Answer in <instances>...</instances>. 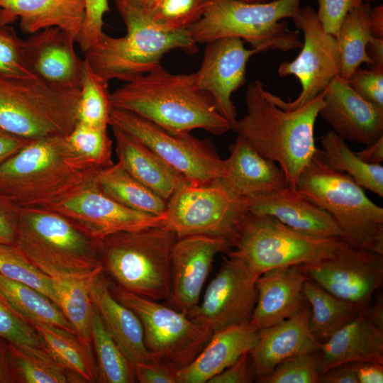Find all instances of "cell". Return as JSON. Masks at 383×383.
Here are the masks:
<instances>
[{"mask_svg":"<svg viewBox=\"0 0 383 383\" xmlns=\"http://www.w3.org/2000/svg\"><path fill=\"white\" fill-rule=\"evenodd\" d=\"M111 103L173 132L203 129L221 135L232 130L194 73L172 74L161 64L113 91Z\"/></svg>","mask_w":383,"mask_h":383,"instance_id":"obj_1","label":"cell"},{"mask_svg":"<svg viewBox=\"0 0 383 383\" xmlns=\"http://www.w3.org/2000/svg\"><path fill=\"white\" fill-rule=\"evenodd\" d=\"M323 97V91L307 104L287 111L273 102L260 80L247 88V113L237 120L233 131L262 156L278 163L292 189L318 151L314 126Z\"/></svg>","mask_w":383,"mask_h":383,"instance_id":"obj_2","label":"cell"},{"mask_svg":"<svg viewBox=\"0 0 383 383\" xmlns=\"http://www.w3.org/2000/svg\"><path fill=\"white\" fill-rule=\"evenodd\" d=\"M96 169L67 136L30 140L0 165V200L14 209L42 208L92 179Z\"/></svg>","mask_w":383,"mask_h":383,"instance_id":"obj_3","label":"cell"},{"mask_svg":"<svg viewBox=\"0 0 383 383\" xmlns=\"http://www.w3.org/2000/svg\"><path fill=\"white\" fill-rule=\"evenodd\" d=\"M127 33L111 37L102 33L84 54V60L101 79L129 82L160 65L163 55L173 50L194 55L198 44L188 30L167 31L157 26L145 6L137 0H116Z\"/></svg>","mask_w":383,"mask_h":383,"instance_id":"obj_4","label":"cell"},{"mask_svg":"<svg viewBox=\"0 0 383 383\" xmlns=\"http://www.w3.org/2000/svg\"><path fill=\"white\" fill-rule=\"evenodd\" d=\"M14 245L52 279L89 278L104 270L100 240L62 215L43 208L17 209Z\"/></svg>","mask_w":383,"mask_h":383,"instance_id":"obj_5","label":"cell"},{"mask_svg":"<svg viewBox=\"0 0 383 383\" xmlns=\"http://www.w3.org/2000/svg\"><path fill=\"white\" fill-rule=\"evenodd\" d=\"M328 212L348 245L383 255V209L348 174L329 167L319 150L294 188Z\"/></svg>","mask_w":383,"mask_h":383,"instance_id":"obj_6","label":"cell"},{"mask_svg":"<svg viewBox=\"0 0 383 383\" xmlns=\"http://www.w3.org/2000/svg\"><path fill=\"white\" fill-rule=\"evenodd\" d=\"M177 238L163 226L109 235L100 240L104 271L128 292L165 301L171 293L172 253Z\"/></svg>","mask_w":383,"mask_h":383,"instance_id":"obj_7","label":"cell"},{"mask_svg":"<svg viewBox=\"0 0 383 383\" xmlns=\"http://www.w3.org/2000/svg\"><path fill=\"white\" fill-rule=\"evenodd\" d=\"M301 0H273L264 3L238 0H209L206 9L188 31L197 43L227 37L238 38L260 52L301 48L298 31L287 18L299 11Z\"/></svg>","mask_w":383,"mask_h":383,"instance_id":"obj_8","label":"cell"},{"mask_svg":"<svg viewBox=\"0 0 383 383\" xmlns=\"http://www.w3.org/2000/svg\"><path fill=\"white\" fill-rule=\"evenodd\" d=\"M346 243L298 231L276 218L245 211L226 253L260 276L274 268L313 263L332 257Z\"/></svg>","mask_w":383,"mask_h":383,"instance_id":"obj_9","label":"cell"},{"mask_svg":"<svg viewBox=\"0 0 383 383\" xmlns=\"http://www.w3.org/2000/svg\"><path fill=\"white\" fill-rule=\"evenodd\" d=\"M79 95L38 77L0 78V129L29 140L67 136L77 123Z\"/></svg>","mask_w":383,"mask_h":383,"instance_id":"obj_10","label":"cell"},{"mask_svg":"<svg viewBox=\"0 0 383 383\" xmlns=\"http://www.w3.org/2000/svg\"><path fill=\"white\" fill-rule=\"evenodd\" d=\"M113 296L138 317L145 344L155 360L178 369L191 363L204 349L213 332L186 313L111 284Z\"/></svg>","mask_w":383,"mask_h":383,"instance_id":"obj_11","label":"cell"},{"mask_svg":"<svg viewBox=\"0 0 383 383\" xmlns=\"http://www.w3.org/2000/svg\"><path fill=\"white\" fill-rule=\"evenodd\" d=\"M109 125L135 138L192 184H212L223 174L224 160L209 140L189 132L169 131L133 112L113 107Z\"/></svg>","mask_w":383,"mask_h":383,"instance_id":"obj_12","label":"cell"},{"mask_svg":"<svg viewBox=\"0 0 383 383\" xmlns=\"http://www.w3.org/2000/svg\"><path fill=\"white\" fill-rule=\"evenodd\" d=\"M245 211L243 199L223 187L188 183L178 188L167 201L162 226L178 238L209 235L231 243Z\"/></svg>","mask_w":383,"mask_h":383,"instance_id":"obj_13","label":"cell"},{"mask_svg":"<svg viewBox=\"0 0 383 383\" xmlns=\"http://www.w3.org/2000/svg\"><path fill=\"white\" fill-rule=\"evenodd\" d=\"M302 30L304 43L299 55L293 61H283L277 70L280 77L294 75L301 91L294 100L285 101L270 92L273 102L287 111L299 108L316 98L337 75H340V60L336 38L326 33L316 11L309 5L300 7L292 18Z\"/></svg>","mask_w":383,"mask_h":383,"instance_id":"obj_14","label":"cell"},{"mask_svg":"<svg viewBox=\"0 0 383 383\" xmlns=\"http://www.w3.org/2000/svg\"><path fill=\"white\" fill-rule=\"evenodd\" d=\"M42 208L62 215L98 240L118 232L161 226L164 220V216L133 210L115 201L98 187L95 176Z\"/></svg>","mask_w":383,"mask_h":383,"instance_id":"obj_15","label":"cell"},{"mask_svg":"<svg viewBox=\"0 0 383 383\" xmlns=\"http://www.w3.org/2000/svg\"><path fill=\"white\" fill-rule=\"evenodd\" d=\"M258 277L240 260L223 257L201 301L189 316L213 333L250 323L257 302Z\"/></svg>","mask_w":383,"mask_h":383,"instance_id":"obj_16","label":"cell"},{"mask_svg":"<svg viewBox=\"0 0 383 383\" xmlns=\"http://www.w3.org/2000/svg\"><path fill=\"white\" fill-rule=\"evenodd\" d=\"M301 266L311 282L359 307L366 306L383 282V255L347 243L332 257Z\"/></svg>","mask_w":383,"mask_h":383,"instance_id":"obj_17","label":"cell"},{"mask_svg":"<svg viewBox=\"0 0 383 383\" xmlns=\"http://www.w3.org/2000/svg\"><path fill=\"white\" fill-rule=\"evenodd\" d=\"M257 53L246 48L240 38H218L206 43L202 63L194 72L198 87L212 96L232 130L238 119L231 96L245 84L247 63Z\"/></svg>","mask_w":383,"mask_h":383,"instance_id":"obj_18","label":"cell"},{"mask_svg":"<svg viewBox=\"0 0 383 383\" xmlns=\"http://www.w3.org/2000/svg\"><path fill=\"white\" fill-rule=\"evenodd\" d=\"M230 243L209 235L177 238L172 253V289L166 305L189 315L198 306L215 257L226 253Z\"/></svg>","mask_w":383,"mask_h":383,"instance_id":"obj_19","label":"cell"},{"mask_svg":"<svg viewBox=\"0 0 383 383\" xmlns=\"http://www.w3.org/2000/svg\"><path fill=\"white\" fill-rule=\"evenodd\" d=\"M320 115L338 136L366 146L383 136V110L364 99L340 75L323 90Z\"/></svg>","mask_w":383,"mask_h":383,"instance_id":"obj_20","label":"cell"},{"mask_svg":"<svg viewBox=\"0 0 383 383\" xmlns=\"http://www.w3.org/2000/svg\"><path fill=\"white\" fill-rule=\"evenodd\" d=\"M75 40L58 28L31 34L24 40L28 63L36 77L64 90H80L85 61L76 52Z\"/></svg>","mask_w":383,"mask_h":383,"instance_id":"obj_21","label":"cell"},{"mask_svg":"<svg viewBox=\"0 0 383 383\" xmlns=\"http://www.w3.org/2000/svg\"><path fill=\"white\" fill-rule=\"evenodd\" d=\"M224 160V172L212 184L245 199L288 187L280 167L257 152L243 138L237 135Z\"/></svg>","mask_w":383,"mask_h":383,"instance_id":"obj_22","label":"cell"},{"mask_svg":"<svg viewBox=\"0 0 383 383\" xmlns=\"http://www.w3.org/2000/svg\"><path fill=\"white\" fill-rule=\"evenodd\" d=\"M306 279L301 265L261 274L256 281L257 298L250 323L258 331L296 314L308 303L303 292Z\"/></svg>","mask_w":383,"mask_h":383,"instance_id":"obj_23","label":"cell"},{"mask_svg":"<svg viewBox=\"0 0 383 383\" xmlns=\"http://www.w3.org/2000/svg\"><path fill=\"white\" fill-rule=\"evenodd\" d=\"M243 201L245 211L272 216L298 231L341 238V231L332 216L289 187Z\"/></svg>","mask_w":383,"mask_h":383,"instance_id":"obj_24","label":"cell"},{"mask_svg":"<svg viewBox=\"0 0 383 383\" xmlns=\"http://www.w3.org/2000/svg\"><path fill=\"white\" fill-rule=\"evenodd\" d=\"M307 304L296 314L274 326L257 331V343L250 351L255 380L269 374L283 360L319 350L311 334Z\"/></svg>","mask_w":383,"mask_h":383,"instance_id":"obj_25","label":"cell"},{"mask_svg":"<svg viewBox=\"0 0 383 383\" xmlns=\"http://www.w3.org/2000/svg\"><path fill=\"white\" fill-rule=\"evenodd\" d=\"M383 363V329L375 324L362 307L357 316L319 344L320 373L358 362Z\"/></svg>","mask_w":383,"mask_h":383,"instance_id":"obj_26","label":"cell"},{"mask_svg":"<svg viewBox=\"0 0 383 383\" xmlns=\"http://www.w3.org/2000/svg\"><path fill=\"white\" fill-rule=\"evenodd\" d=\"M84 15V0H0V22L18 21L27 34L58 28L77 42Z\"/></svg>","mask_w":383,"mask_h":383,"instance_id":"obj_27","label":"cell"},{"mask_svg":"<svg viewBox=\"0 0 383 383\" xmlns=\"http://www.w3.org/2000/svg\"><path fill=\"white\" fill-rule=\"evenodd\" d=\"M89 292L104 326L131 362L134 365L155 360L145 346L138 317L113 296L104 270L91 277Z\"/></svg>","mask_w":383,"mask_h":383,"instance_id":"obj_28","label":"cell"},{"mask_svg":"<svg viewBox=\"0 0 383 383\" xmlns=\"http://www.w3.org/2000/svg\"><path fill=\"white\" fill-rule=\"evenodd\" d=\"M257 338V330L250 323L228 326L213 333L195 359L179 369L177 383H208L243 354L250 353Z\"/></svg>","mask_w":383,"mask_h":383,"instance_id":"obj_29","label":"cell"},{"mask_svg":"<svg viewBox=\"0 0 383 383\" xmlns=\"http://www.w3.org/2000/svg\"><path fill=\"white\" fill-rule=\"evenodd\" d=\"M111 127L118 162L143 185L168 201L178 188L190 183L135 138Z\"/></svg>","mask_w":383,"mask_h":383,"instance_id":"obj_30","label":"cell"},{"mask_svg":"<svg viewBox=\"0 0 383 383\" xmlns=\"http://www.w3.org/2000/svg\"><path fill=\"white\" fill-rule=\"evenodd\" d=\"M41 346L65 370L82 382H98V367L92 343L81 338L74 331L55 325L33 322Z\"/></svg>","mask_w":383,"mask_h":383,"instance_id":"obj_31","label":"cell"},{"mask_svg":"<svg viewBox=\"0 0 383 383\" xmlns=\"http://www.w3.org/2000/svg\"><path fill=\"white\" fill-rule=\"evenodd\" d=\"M95 181L106 194L121 204L138 211L164 216L167 201L135 179L118 162L99 170Z\"/></svg>","mask_w":383,"mask_h":383,"instance_id":"obj_32","label":"cell"},{"mask_svg":"<svg viewBox=\"0 0 383 383\" xmlns=\"http://www.w3.org/2000/svg\"><path fill=\"white\" fill-rule=\"evenodd\" d=\"M6 354L13 383L82 382L62 368L42 346L6 342Z\"/></svg>","mask_w":383,"mask_h":383,"instance_id":"obj_33","label":"cell"},{"mask_svg":"<svg viewBox=\"0 0 383 383\" xmlns=\"http://www.w3.org/2000/svg\"><path fill=\"white\" fill-rule=\"evenodd\" d=\"M303 292L311 308L309 329L319 344L355 318L362 308L332 295L308 278Z\"/></svg>","mask_w":383,"mask_h":383,"instance_id":"obj_34","label":"cell"},{"mask_svg":"<svg viewBox=\"0 0 383 383\" xmlns=\"http://www.w3.org/2000/svg\"><path fill=\"white\" fill-rule=\"evenodd\" d=\"M370 3L363 2L351 10L343 21L336 37L340 60V76L348 80L355 70L365 63L370 68L374 65L366 52L372 38Z\"/></svg>","mask_w":383,"mask_h":383,"instance_id":"obj_35","label":"cell"},{"mask_svg":"<svg viewBox=\"0 0 383 383\" xmlns=\"http://www.w3.org/2000/svg\"><path fill=\"white\" fill-rule=\"evenodd\" d=\"M319 153L331 169L350 176L359 186L383 197V167L362 160L333 131L321 138Z\"/></svg>","mask_w":383,"mask_h":383,"instance_id":"obj_36","label":"cell"},{"mask_svg":"<svg viewBox=\"0 0 383 383\" xmlns=\"http://www.w3.org/2000/svg\"><path fill=\"white\" fill-rule=\"evenodd\" d=\"M0 295L29 323L41 322L74 331L60 308L41 292L0 274Z\"/></svg>","mask_w":383,"mask_h":383,"instance_id":"obj_37","label":"cell"},{"mask_svg":"<svg viewBox=\"0 0 383 383\" xmlns=\"http://www.w3.org/2000/svg\"><path fill=\"white\" fill-rule=\"evenodd\" d=\"M91 343L96 356L98 382H136L134 365L108 331L94 307L91 320Z\"/></svg>","mask_w":383,"mask_h":383,"instance_id":"obj_38","label":"cell"},{"mask_svg":"<svg viewBox=\"0 0 383 383\" xmlns=\"http://www.w3.org/2000/svg\"><path fill=\"white\" fill-rule=\"evenodd\" d=\"M91 277L52 279L58 307L74 331L81 338L90 343L94 310L89 292Z\"/></svg>","mask_w":383,"mask_h":383,"instance_id":"obj_39","label":"cell"},{"mask_svg":"<svg viewBox=\"0 0 383 383\" xmlns=\"http://www.w3.org/2000/svg\"><path fill=\"white\" fill-rule=\"evenodd\" d=\"M108 83L98 77L85 62L77 107V122L94 128L109 126L112 106Z\"/></svg>","mask_w":383,"mask_h":383,"instance_id":"obj_40","label":"cell"},{"mask_svg":"<svg viewBox=\"0 0 383 383\" xmlns=\"http://www.w3.org/2000/svg\"><path fill=\"white\" fill-rule=\"evenodd\" d=\"M0 274L31 287L57 306L52 278L34 266L15 245L0 243Z\"/></svg>","mask_w":383,"mask_h":383,"instance_id":"obj_41","label":"cell"},{"mask_svg":"<svg viewBox=\"0 0 383 383\" xmlns=\"http://www.w3.org/2000/svg\"><path fill=\"white\" fill-rule=\"evenodd\" d=\"M209 0H153L144 4L152 21L167 31L188 30L203 16Z\"/></svg>","mask_w":383,"mask_h":383,"instance_id":"obj_42","label":"cell"},{"mask_svg":"<svg viewBox=\"0 0 383 383\" xmlns=\"http://www.w3.org/2000/svg\"><path fill=\"white\" fill-rule=\"evenodd\" d=\"M67 138L74 151L91 166L100 170L113 164L112 141L107 128H94L77 122Z\"/></svg>","mask_w":383,"mask_h":383,"instance_id":"obj_43","label":"cell"},{"mask_svg":"<svg viewBox=\"0 0 383 383\" xmlns=\"http://www.w3.org/2000/svg\"><path fill=\"white\" fill-rule=\"evenodd\" d=\"M25 54L24 40L8 24L0 22V78L35 77Z\"/></svg>","mask_w":383,"mask_h":383,"instance_id":"obj_44","label":"cell"},{"mask_svg":"<svg viewBox=\"0 0 383 383\" xmlns=\"http://www.w3.org/2000/svg\"><path fill=\"white\" fill-rule=\"evenodd\" d=\"M318 350L297 355L279 363L262 383H318Z\"/></svg>","mask_w":383,"mask_h":383,"instance_id":"obj_45","label":"cell"},{"mask_svg":"<svg viewBox=\"0 0 383 383\" xmlns=\"http://www.w3.org/2000/svg\"><path fill=\"white\" fill-rule=\"evenodd\" d=\"M0 338L15 344L41 346L40 338L24 318L0 295Z\"/></svg>","mask_w":383,"mask_h":383,"instance_id":"obj_46","label":"cell"},{"mask_svg":"<svg viewBox=\"0 0 383 383\" xmlns=\"http://www.w3.org/2000/svg\"><path fill=\"white\" fill-rule=\"evenodd\" d=\"M348 82L361 97L383 110V65L367 70L359 67Z\"/></svg>","mask_w":383,"mask_h":383,"instance_id":"obj_47","label":"cell"},{"mask_svg":"<svg viewBox=\"0 0 383 383\" xmlns=\"http://www.w3.org/2000/svg\"><path fill=\"white\" fill-rule=\"evenodd\" d=\"M85 15L77 43L84 53L99 40L103 31L104 16L109 11L108 0H84Z\"/></svg>","mask_w":383,"mask_h":383,"instance_id":"obj_48","label":"cell"},{"mask_svg":"<svg viewBox=\"0 0 383 383\" xmlns=\"http://www.w3.org/2000/svg\"><path fill=\"white\" fill-rule=\"evenodd\" d=\"M317 17L324 30L338 35L340 26L348 13L361 5L364 0H316Z\"/></svg>","mask_w":383,"mask_h":383,"instance_id":"obj_49","label":"cell"},{"mask_svg":"<svg viewBox=\"0 0 383 383\" xmlns=\"http://www.w3.org/2000/svg\"><path fill=\"white\" fill-rule=\"evenodd\" d=\"M136 380L140 383H177L179 369L158 360L134 364Z\"/></svg>","mask_w":383,"mask_h":383,"instance_id":"obj_50","label":"cell"},{"mask_svg":"<svg viewBox=\"0 0 383 383\" xmlns=\"http://www.w3.org/2000/svg\"><path fill=\"white\" fill-rule=\"evenodd\" d=\"M255 379L250 353H245L208 383H250Z\"/></svg>","mask_w":383,"mask_h":383,"instance_id":"obj_51","label":"cell"},{"mask_svg":"<svg viewBox=\"0 0 383 383\" xmlns=\"http://www.w3.org/2000/svg\"><path fill=\"white\" fill-rule=\"evenodd\" d=\"M18 224L17 210L0 200V243L14 245Z\"/></svg>","mask_w":383,"mask_h":383,"instance_id":"obj_52","label":"cell"},{"mask_svg":"<svg viewBox=\"0 0 383 383\" xmlns=\"http://www.w3.org/2000/svg\"><path fill=\"white\" fill-rule=\"evenodd\" d=\"M358 383H382L383 363L374 361L353 363Z\"/></svg>","mask_w":383,"mask_h":383,"instance_id":"obj_53","label":"cell"},{"mask_svg":"<svg viewBox=\"0 0 383 383\" xmlns=\"http://www.w3.org/2000/svg\"><path fill=\"white\" fill-rule=\"evenodd\" d=\"M318 383H358V380L353 363H349L321 373Z\"/></svg>","mask_w":383,"mask_h":383,"instance_id":"obj_54","label":"cell"},{"mask_svg":"<svg viewBox=\"0 0 383 383\" xmlns=\"http://www.w3.org/2000/svg\"><path fill=\"white\" fill-rule=\"evenodd\" d=\"M30 140L0 129V165L23 148Z\"/></svg>","mask_w":383,"mask_h":383,"instance_id":"obj_55","label":"cell"},{"mask_svg":"<svg viewBox=\"0 0 383 383\" xmlns=\"http://www.w3.org/2000/svg\"><path fill=\"white\" fill-rule=\"evenodd\" d=\"M356 155L365 162L370 165H381L383 161V136L374 143L367 145Z\"/></svg>","mask_w":383,"mask_h":383,"instance_id":"obj_56","label":"cell"},{"mask_svg":"<svg viewBox=\"0 0 383 383\" xmlns=\"http://www.w3.org/2000/svg\"><path fill=\"white\" fill-rule=\"evenodd\" d=\"M366 52L374 65H383V38L372 36L366 47Z\"/></svg>","mask_w":383,"mask_h":383,"instance_id":"obj_57","label":"cell"},{"mask_svg":"<svg viewBox=\"0 0 383 383\" xmlns=\"http://www.w3.org/2000/svg\"><path fill=\"white\" fill-rule=\"evenodd\" d=\"M372 35L377 38H383V6L372 7L370 13Z\"/></svg>","mask_w":383,"mask_h":383,"instance_id":"obj_58","label":"cell"},{"mask_svg":"<svg viewBox=\"0 0 383 383\" xmlns=\"http://www.w3.org/2000/svg\"><path fill=\"white\" fill-rule=\"evenodd\" d=\"M0 383H13L9 367L6 341L0 338Z\"/></svg>","mask_w":383,"mask_h":383,"instance_id":"obj_59","label":"cell"},{"mask_svg":"<svg viewBox=\"0 0 383 383\" xmlns=\"http://www.w3.org/2000/svg\"><path fill=\"white\" fill-rule=\"evenodd\" d=\"M365 310L373 322L383 329V305L382 300L379 299L371 309L365 306Z\"/></svg>","mask_w":383,"mask_h":383,"instance_id":"obj_60","label":"cell"},{"mask_svg":"<svg viewBox=\"0 0 383 383\" xmlns=\"http://www.w3.org/2000/svg\"><path fill=\"white\" fill-rule=\"evenodd\" d=\"M245 2H252V3H264V2H268L273 0H238Z\"/></svg>","mask_w":383,"mask_h":383,"instance_id":"obj_61","label":"cell"},{"mask_svg":"<svg viewBox=\"0 0 383 383\" xmlns=\"http://www.w3.org/2000/svg\"><path fill=\"white\" fill-rule=\"evenodd\" d=\"M143 4H148L153 0H137Z\"/></svg>","mask_w":383,"mask_h":383,"instance_id":"obj_62","label":"cell"},{"mask_svg":"<svg viewBox=\"0 0 383 383\" xmlns=\"http://www.w3.org/2000/svg\"><path fill=\"white\" fill-rule=\"evenodd\" d=\"M374 1H376V0H364V2L370 3Z\"/></svg>","mask_w":383,"mask_h":383,"instance_id":"obj_63","label":"cell"}]
</instances>
